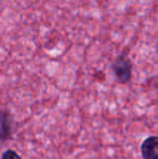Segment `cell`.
<instances>
[{"instance_id":"1","label":"cell","mask_w":158,"mask_h":159,"mask_svg":"<svg viewBox=\"0 0 158 159\" xmlns=\"http://www.w3.org/2000/svg\"><path fill=\"white\" fill-rule=\"evenodd\" d=\"M113 71L116 80L119 84H128L132 76V64L128 57H117L113 64Z\"/></svg>"},{"instance_id":"2","label":"cell","mask_w":158,"mask_h":159,"mask_svg":"<svg viewBox=\"0 0 158 159\" xmlns=\"http://www.w3.org/2000/svg\"><path fill=\"white\" fill-rule=\"evenodd\" d=\"M13 116L7 109H0V142H7L13 135Z\"/></svg>"},{"instance_id":"3","label":"cell","mask_w":158,"mask_h":159,"mask_svg":"<svg viewBox=\"0 0 158 159\" xmlns=\"http://www.w3.org/2000/svg\"><path fill=\"white\" fill-rule=\"evenodd\" d=\"M140 148L143 159H158V135L147 136Z\"/></svg>"},{"instance_id":"4","label":"cell","mask_w":158,"mask_h":159,"mask_svg":"<svg viewBox=\"0 0 158 159\" xmlns=\"http://www.w3.org/2000/svg\"><path fill=\"white\" fill-rule=\"evenodd\" d=\"M0 159H23L14 149H7L2 153Z\"/></svg>"}]
</instances>
